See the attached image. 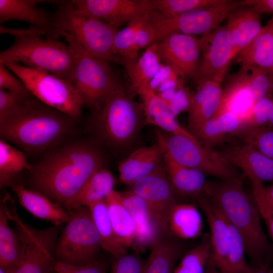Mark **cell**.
I'll return each instance as SVG.
<instances>
[{
    "instance_id": "cell-1",
    "label": "cell",
    "mask_w": 273,
    "mask_h": 273,
    "mask_svg": "<svg viewBox=\"0 0 273 273\" xmlns=\"http://www.w3.org/2000/svg\"><path fill=\"white\" fill-rule=\"evenodd\" d=\"M103 164L101 151L89 142L78 141L60 145L49 150L41 161L32 166L29 186L67 210Z\"/></svg>"
},
{
    "instance_id": "cell-2",
    "label": "cell",
    "mask_w": 273,
    "mask_h": 273,
    "mask_svg": "<svg viewBox=\"0 0 273 273\" xmlns=\"http://www.w3.org/2000/svg\"><path fill=\"white\" fill-rule=\"evenodd\" d=\"M204 195L240 234L253 266L269 263L265 259L269 243L261 226V217L253 199L246 193L242 179L236 176L208 181Z\"/></svg>"
},
{
    "instance_id": "cell-3",
    "label": "cell",
    "mask_w": 273,
    "mask_h": 273,
    "mask_svg": "<svg viewBox=\"0 0 273 273\" xmlns=\"http://www.w3.org/2000/svg\"><path fill=\"white\" fill-rule=\"evenodd\" d=\"M74 120L37 99L16 114L0 122V136L29 153L61 145L74 128Z\"/></svg>"
},
{
    "instance_id": "cell-4",
    "label": "cell",
    "mask_w": 273,
    "mask_h": 273,
    "mask_svg": "<svg viewBox=\"0 0 273 273\" xmlns=\"http://www.w3.org/2000/svg\"><path fill=\"white\" fill-rule=\"evenodd\" d=\"M145 113L143 105L135 101L121 81L98 111L91 123L96 134L112 148L129 145L140 130Z\"/></svg>"
},
{
    "instance_id": "cell-5",
    "label": "cell",
    "mask_w": 273,
    "mask_h": 273,
    "mask_svg": "<svg viewBox=\"0 0 273 273\" xmlns=\"http://www.w3.org/2000/svg\"><path fill=\"white\" fill-rule=\"evenodd\" d=\"M21 63L24 66L48 72L71 82L75 60L67 43L30 35L15 37L13 44L1 52L0 63Z\"/></svg>"
},
{
    "instance_id": "cell-6",
    "label": "cell",
    "mask_w": 273,
    "mask_h": 273,
    "mask_svg": "<svg viewBox=\"0 0 273 273\" xmlns=\"http://www.w3.org/2000/svg\"><path fill=\"white\" fill-rule=\"evenodd\" d=\"M57 5L53 21L58 38L61 32L69 34L92 57L117 63L112 48L117 29L76 8L70 1H59Z\"/></svg>"
},
{
    "instance_id": "cell-7",
    "label": "cell",
    "mask_w": 273,
    "mask_h": 273,
    "mask_svg": "<svg viewBox=\"0 0 273 273\" xmlns=\"http://www.w3.org/2000/svg\"><path fill=\"white\" fill-rule=\"evenodd\" d=\"M72 49L75 60L71 81L83 106L100 110L120 81L110 63L89 55L70 34L60 33Z\"/></svg>"
},
{
    "instance_id": "cell-8",
    "label": "cell",
    "mask_w": 273,
    "mask_h": 273,
    "mask_svg": "<svg viewBox=\"0 0 273 273\" xmlns=\"http://www.w3.org/2000/svg\"><path fill=\"white\" fill-rule=\"evenodd\" d=\"M1 205L8 219L14 223L21 241L20 262L14 273H56L54 250L62 225L37 229L25 223L18 215L15 202L8 193Z\"/></svg>"
},
{
    "instance_id": "cell-9",
    "label": "cell",
    "mask_w": 273,
    "mask_h": 273,
    "mask_svg": "<svg viewBox=\"0 0 273 273\" xmlns=\"http://www.w3.org/2000/svg\"><path fill=\"white\" fill-rule=\"evenodd\" d=\"M70 217L56 241L54 256L58 262L75 266L99 258L100 238L87 207L67 210Z\"/></svg>"
},
{
    "instance_id": "cell-10",
    "label": "cell",
    "mask_w": 273,
    "mask_h": 273,
    "mask_svg": "<svg viewBox=\"0 0 273 273\" xmlns=\"http://www.w3.org/2000/svg\"><path fill=\"white\" fill-rule=\"evenodd\" d=\"M4 64L24 82L28 90L41 103L75 120L80 117L83 103L70 81L48 72L20 64Z\"/></svg>"
},
{
    "instance_id": "cell-11",
    "label": "cell",
    "mask_w": 273,
    "mask_h": 273,
    "mask_svg": "<svg viewBox=\"0 0 273 273\" xmlns=\"http://www.w3.org/2000/svg\"><path fill=\"white\" fill-rule=\"evenodd\" d=\"M157 137L164 152L179 164L220 179L237 176L221 152L204 146L197 139L159 130L157 131Z\"/></svg>"
},
{
    "instance_id": "cell-12",
    "label": "cell",
    "mask_w": 273,
    "mask_h": 273,
    "mask_svg": "<svg viewBox=\"0 0 273 273\" xmlns=\"http://www.w3.org/2000/svg\"><path fill=\"white\" fill-rule=\"evenodd\" d=\"M241 4V1L220 0L216 4L170 18L153 11L151 20L155 31V42L172 32L203 36L218 27L229 12Z\"/></svg>"
},
{
    "instance_id": "cell-13",
    "label": "cell",
    "mask_w": 273,
    "mask_h": 273,
    "mask_svg": "<svg viewBox=\"0 0 273 273\" xmlns=\"http://www.w3.org/2000/svg\"><path fill=\"white\" fill-rule=\"evenodd\" d=\"M150 46L165 65L184 76L195 77L202 51L201 37L172 32Z\"/></svg>"
},
{
    "instance_id": "cell-14",
    "label": "cell",
    "mask_w": 273,
    "mask_h": 273,
    "mask_svg": "<svg viewBox=\"0 0 273 273\" xmlns=\"http://www.w3.org/2000/svg\"><path fill=\"white\" fill-rule=\"evenodd\" d=\"M202 51L197 73V85L205 81L221 84L232 59V41L226 25L202 36Z\"/></svg>"
},
{
    "instance_id": "cell-15",
    "label": "cell",
    "mask_w": 273,
    "mask_h": 273,
    "mask_svg": "<svg viewBox=\"0 0 273 273\" xmlns=\"http://www.w3.org/2000/svg\"><path fill=\"white\" fill-rule=\"evenodd\" d=\"M119 192L136 226L132 246L135 251L143 252L162 232L168 230L166 218L150 203L132 191Z\"/></svg>"
},
{
    "instance_id": "cell-16",
    "label": "cell",
    "mask_w": 273,
    "mask_h": 273,
    "mask_svg": "<svg viewBox=\"0 0 273 273\" xmlns=\"http://www.w3.org/2000/svg\"><path fill=\"white\" fill-rule=\"evenodd\" d=\"M70 2L76 8L117 29L122 25L151 11L149 0H72Z\"/></svg>"
},
{
    "instance_id": "cell-17",
    "label": "cell",
    "mask_w": 273,
    "mask_h": 273,
    "mask_svg": "<svg viewBox=\"0 0 273 273\" xmlns=\"http://www.w3.org/2000/svg\"><path fill=\"white\" fill-rule=\"evenodd\" d=\"M131 191L143 198L167 218L170 209L180 202L163 161L154 171L130 186Z\"/></svg>"
},
{
    "instance_id": "cell-18",
    "label": "cell",
    "mask_w": 273,
    "mask_h": 273,
    "mask_svg": "<svg viewBox=\"0 0 273 273\" xmlns=\"http://www.w3.org/2000/svg\"><path fill=\"white\" fill-rule=\"evenodd\" d=\"M204 213L210 233L211 254L209 261L222 273H226V260L231 241L228 221L217 208L204 195L196 200Z\"/></svg>"
},
{
    "instance_id": "cell-19",
    "label": "cell",
    "mask_w": 273,
    "mask_h": 273,
    "mask_svg": "<svg viewBox=\"0 0 273 273\" xmlns=\"http://www.w3.org/2000/svg\"><path fill=\"white\" fill-rule=\"evenodd\" d=\"M58 1L0 0V23L20 20L28 23L32 27L44 30L49 38L57 39L53 17L37 5L41 3L57 4Z\"/></svg>"
},
{
    "instance_id": "cell-20",
    "label": "cell",
    "mask_w": 273,
    "mask_h": 273,
    "mask_svg": "<svg viewBox=\"0 0 273 273\" xmlns=\"http://www.w3.org/2000/svg\"><path fill=\"white\" fill-rule=\"evenodd\" d=\"M196 85L188 111L189 131L194 135L198 129L212 118L219 106L223 89L221 83L205 81Z\"/></svg>"
},
{
    "instance_id": "cell-21",
    "label": "cell",
    "mask_w": 273,
    "mask_h": 273,
    "mask_svg": "<svg viewBox=\"0 0 273 273\" xmlns=\"http://www.w3.org/2000/svg\"><path fill=\"white\" fill-rule=\"evenodd\" d=\"M254 105L249 84V71L240 69L230 78L223 89L221 102L214 116L224 113H231L240 117L244 123Z\"/></svg>"
},
{
    "instance_id": "cell-22",
    "label": "cell",
    "mask_w": 273,
    "mask_h": 273,
    "mask_svg": "<svg viewBox=\"0 0 273 273\" xmlns=\"http://www.w3.org/2000/svg\"><path fill=\"white\" fill-rule=\"evenodd\" d=\"M227 23L232 41V59L258 34L261 25L260 14L251 7L242 3L228 14Z\"/></svg>"
},
{
    "instance_id": "cell-23",
    "label": "cell",
    "mask_w": 273,
    "mask_h": 273,
    "mask_svg": "<svg viewBox=\"0 0 273 273\" xmlns=\"http://www.w3.org/2000/svg\"><path fill=\"white\" fill-rule=\"evenodd\" d=\"M234 58L241 70L255 67L273 71V17Z\"/></svg>"
},
{
    "instance_id": "cell-24",
    "label": "cell",
    "mask_w": 273,
    "mask_h": 273,
    "mask_svg": "<svg viewBox=\"0 0 273 273\" xmlns=\"http://www.w3.org/2000/svg\"><path fill=\"white\" fill-rule=\"evenodd\" d=\"M232 165L248 170L262 183L273 184V159L245 143L233 144L221 152Z\"/></svg>"
},
{
    "instance_id": "cell-25",
    "label": "cell",
    "mask_w": 273,
    "mask_h": 273,
    "mask_svg": "<svg viewBox=\"0 0 273 273\" xmlns=\"http://www.w3.org/2000/svg\"><path fill=\"white\" fill-rule=\"evenodd\" d=\"M168 230L162 232L149 247L143 273H172L175 264L184 253L185 246Z\"/></svg>"
},
{
    "instance_id": "cell-26",
    "label": "cell",
    "mask_w": 273,
    "mask_h": 273,
    "mask_svg": "<svg viewBox=\"0 0 273 273\" xmlns=\"http://www.w3.org/2000/svg\"><path fill=\"white\" fill-rule=\"evenodd\" d=\"M164 153L158 143L134 150L119 165L120 180L131 186L157 168L163 161Z\"/></svg>"
},
{
    "instance_id": "cell-27",
    "label": "cell",
    "mask_w": 273,
    "mask_h": 273,
    "mask_svg": "<svg viewBox=\"0 0 273 273\" xmlns=\"http://www.w3.org/2000/svg\"><path fill=\"white\" fill-rule=\"evenodd\" d=\"M12 189L17 195L21 205L36 217L57 225L68 221L70 215L68 211L44 195L23 185L14 184Z\"/></svg>"
},
{
    "instance_id": "cell-28",
    "label": "cell",
    "mask_w": 273,
    "mask_h": 273,
    "mask_svg": "<svg viewBox=\"0 0 273 273\" xmlns=\"http://www.w3.org/2000/svg\"><path fill=\"white\" fill-rule=\"evenodd\" d=\"M163 163L171 185L178 197L195 200L204 195L206 174L175 162L164 152Z\"/></svg>"
},
{
    "instance_id": "cell-29",
    "label": "cell",
    "mask_w": 273,
    "mask_h": 273,
    "mask_svg": "<svg viewBox=\"0 0 273 273\" xmlns=\"http://www.w3.org/2000/svg\"><path fill=\"white\" fill-rule=\"evenodd\" d=\"M166 221L169 233L180 240L195 239L202 233V218L193 204L179 202L174 205L167 213Z\"/></svg>"
},
{
    "instance_id": "cell-30",
    "label": "cell",
    "mask_w": 273,
    "mask_h": 273,
    "mask_svg": "<svg viewBox=\"0 0 273 273\" xmlns=\"http://www.w3.org/2000/svg\"><path fill=\"white\" fill-rule=\"evenodd\" d=\"M140 96L143 100L145 118L148 123L157 126L166 132L197 139L179 124L165 102L155 93L148 90Z\"/></svg>"
},
{
    "instance_id": "cell-31",
    "label": "cell",
    "mask_w": 273,
    "mask_h": 273,
    "mask_svg": "<svg viewBox=\"0 0 273 273\" xmlns=\"http://www.w3.org/2000/svg\"><path fill=\"white\" fill-rule=\"evenodd\" d=\"M105 199L109 218L119 241L125 249L132 246L136 226L122 202L120 192L113 190Z\"/></svg>"
},
{
    "instance_id": "cell-32",
    "label": "cell",
    "mask_w": 273,
    "mask_h": 273,
    "mask_svg": "<svg viewBox=\"0 0 273 273\" xmlns=\"http://www.w3.org/2000/svg\"><path fill=\"white\" fill-rule=\"evenodd\" d=\"M243 124V120L231 113L213 116L205 122L194 136L204 146L213 148L228 135H233Z\"/></svg>"
},
{
    "instance_id": "cell-33",
    "label": "cell",
    "mask_w": 273,
    "mask_h": 273,
    "mask_svg": "<svg viewBox=\"0 0 273 273\" xmlns=\"http://www.w3.org/2000/svg\"><path fill=\"white\" fill-rule=\"evenodd\" d=\"M151 12L131 21L126 27L118 30L114 36L112 53L117 59V63L124 67L135 63L140 57L134 49V38L137 31L150 19Z\"/></svg>"
},
{
    "instance_id": "cell-34",
    "label": "cell",
    "mask_w": 273,
    "mask_h": 273,
    "mask_svg": "<svg viewBox=\"0 0 273 273\" xmlns=\"http://www.w3.org/2000/svg\"><path fill=\"white\" fill-rule=\"evenodd\" d=\"M21 255L19 234L10 227L8 218L0 205V268L5 273H14L18 267Z\"/></svg>"
},
{
    "instance_id": "cell-35",
    "label": "cell",
    "mask_w": 273,
    "mask_h": 273,
    "mask_svg": "<svg viewBox=\"0 0 273 273\" xmlns=\"http://www.w3.org/2000/svg\"><path fill=\"white\" fill-rule=\"evenodd\" d=\"M97 231L102 248L113 257L127 253L119 241L108 213L105 199L96 201L87 207Z\"/></svg>"
},
{
    "instance_id": "cell-36",
    "label": "cell",
    "mask_w": 273,
    "mask_h": 273,
    "mask_svg": "<svg viewBox=\"0 0 273 273\" xmlns=\"http://www.w3.org/2000/svg\"><path fill=\"white\" fill-rule=\"evenodd\" d=\"M115 180L110 171L102 167L96 171L67 209L88 207L90 204L105 199L113 190Z\"/></svg>"
},
{
    "instance_id": "cell-37",
    "label": "cell",
    "mask_w": 273,
    "mask_h": 273,
    "mask_svg": "<svg viewBox=\"0 0 273 273\" xmlns=\"http://www.w3.org/2000/svg\"><path fill=\"white\" fill-rule=\"evenodd\" d=\"M160 61L150 46L135 63L124 67L133 91L141 95L149 90L150 83L161 66Z\"/></svg>"
},
{
    "instance_id": "cell-38",
    "label": "cell",
    "mask_w": 273,
    "mask_h": 273,
    "mask_svg": "<svg viewBox=\"0 0 273 273\" xmlns=\"http://www.w3.org/2000/svg\"><path fill=\"white\" fill-rule=\"evenodd\" d=\"M24 153L14 148L8 142L0 140V187H12L16 176L24 169L30 171Z\"/></svg>"
},
{
    "instance_id": "cell-39",
    "label": "cell",
    "mask_w": 273,
    "mask_h": 273,
    "mask_svg": "<svg viewBox=\"0 0 273 273\" xmlns=\"http://www.w3.org/2000/svg\"><path fill=\"white\" fill-rule=\"evenodd\" d=\"M210 254V235L205 234L198 245L184 254L172 273H204Z\"/></svg>"
},
{
    "instance_id": "cell-40",
    "label": "cell",
    "mask_w": 273,
    "mask_h": 273,
    "mask_svg": "<svg viewBox=\"0 0 273 273\" xmlns=\"http://www.w3.org/2000/svg\"><path fill=\"white\" fill-rule=\"evenodd\" d=\"M233 135L273 159V126H242Z\"/></svg>"
},
{
    "instance_id": "cell-41",
    "label": "cell",
    "mask_w": 273,
    "mask_h": 273,
    "mask_svg": "<svg viewBox=\"0 0 273 273\" xmlns=\"http://www.w3.org/2000/svg\"><path fill=\"white\" fill-rule=\"evenodd\" d=\"M220 0H149L151 11L173 18L194 9L217 3Z\"/></svg>"
},
{
    "instance_id": "cell-42",
    "label": "cell",
    "mask_w": 273,
    "mask_h": 273,
    "mask_svg": "<svg viewBox=\"0 0 273 273\" xmlns=\"http://www.w3.org/2000/svg\"><path fill=\"white\" fill-rule=\"evenodd\" d=\"M229 224L231 241L227 256L226 273H251V267L245 260L246 250L243 239L239 232L230 223Z\"/></svg>"
},
{
    "instance_id": "cell-43",
    "label": "cell",
    "mask_w": 273,
    "mask_h": 273,
    "mask_svg": "<svg viewBox=\"0 0 273 273\" xmlns=\"http://www.w3.org/2000/svg\"><path fill=\"white\" fill-rule=\"evenodd\" d=\"M249 84L255 104L273 94V71L252 67L249 70Z\"/></svg>"
},
{
    "instance_id": "cell-44",
    "label": "cell",
    "mask_w": 273,
    "mask_h": 273,
    "mask_svg": "<svg viewBox=\"0 0 273 273\" xmlns=\"http://www.w3.org/2000/svg\"><path fill=\"white\" fill-rule=\"evenodd\" d=\"M36 99L30 92L19 94L0 89V122L16 114Z\"/></svg>"
},
{
    "instance_id": "cell-45",
    "label": "cell",
    "mask_w": 273,
    "mask_h": 273,
    "mask_svg": "<svg viewBox=\"0 0 273 273\" xmlns=\"http://www.w3.org/2000/svg\"><path fill=\"white\" fill-rule=\"evenodd\" d=\"M135 251L113 257L110 273H143L145 262Z\"/></svg>"
},
{
    "instance_id": "cell-46",
    "label": "cell",
    "mask_w": 273,
    "mask_h": 273,
    "mask_svg": "<svg viewBox=\"0 0 273 273\" xmlns=\"http://www.w3.org/2000/svg\"><path fill=\"white\" fill-rule=\"evenodd\" d=\"M272 96H268L256 103L242 126H266L268 122V112L272 102Z\"/></svg>"
},
{
    "instance_id": "cell-47",
    "label": "cell",
    "mask_w": 273,
    "mask_h": 273,
    "mask_svg": "<svg viewBox=\"0 0 273 273\" xmlns=\"http://www.w3.org/2000/svg\"><path fill=\"white\" fill-rule=\"evenodd\" d=\"M108 267L107 262L99 258L96 260L83 266H75L57 261L56 273H106Z\"/></svg>"
},
{
    "instance_id": "cell-48",
    "label": "cell",
    "mask_w": 273,
    "mask_h": 273,
    "mask_svg": "<svg viewBox=\"0 0 273 273\" xmlns=\"http://www.w3.org/2000/svg\"><path fill=\"white\" fill-rule=\"evenodd\" d=\"M0 89L19 94L29 92L24 82L3 63H0Z\"/></svg>"
},
{
    "instance_id": "cell-49",
    "label": "cell",
    "mask_w": 273,
    "mask_h": 273,
    "mask_svg": "<svg viewBox=\"0 0 273 273\" xmlns=\"http://www.w3.org/2000/svg\"><path fill=\"white\" fill-rule=\"evenodd\" d=\"M252 189L253 199L273 241V211L269 208L264 199L263 186L256 185Z\"/></svg>"
},
{
    "instance_id": "cell-50",
    "label": "cell",
    "mask_w": 273,
    "mask_h": 273,
    "mask_svg": "<svg viewBox=\"0 0 273 273\" xmlns=\"http://www.w3.org/2000/svg\"><path fill=\"white\" fill-rule=\"evenodd\" d=\"M193 94L182 85L178 88L167 105L176 117L183 112H188L192 101Z\"/></svg>"
},
{
    "instance_id": "cell-51",
    "label": "cell",
    "mask_w": 273,
    "mask_h": 273,
    "mask_svg": "<svg viewBox=\"0 0 273 273\" xmlns=\"http://www.w3.org/2000/svg\"><path fill=\"white\" fill-rule=\"evenodd\" d=\"M155 41V31L150 19L136 32L134 41V49L138 52L140 49L151 45Z\"/></svg>"
},
{
    "instance_id": "cell-52",
    "label": "cell",
    "mask_w": 273,
    "mask_h": 273,
    "mask_svg": "<svg viewBox=\"0 0 273 273\" xmlns=\"http://www.w3.org/2000/svg\"><path fill=\"white\" fill-rule=\"evenodd\" d=\"M243 5L250 6L259 14H273V0H245Z\"/></svg>"
},
{
    "instance_id": "cell-53",
    "label": "cell",
    "mask_w": 273,
    "mask_h": 273,
    "mask_svg": "<svg viewBox=\"0 0 273 273\" xmlns=\"http://www.w3.org/2000/svg\"><path fill=\"white\" fill-rule=\"evenodd\" d=\"M1 33L9 34L15 36V37L24 36L30 35H36L41 36L47 34L44 30L35 27H31L27 29H16L5 27L1 26L0 27Z\"/></svg>"
},
{
    "instance_id": "cell-54",
    "label": "cell",
    "mask_w": 273,
    "mask_h": 273,
    "mask_svg": "<svg viewBox=\"0 0 273 273\" xmlns=\"http://www.w3.org/2000/svg\"><path fill=\"white\" fill-rule=\"evenodd\" d=\"M263 195L269 208L273 211V184L263 186Z\"/></svg>"
},
{
    "instance_id": "cell-55",
    "label": "cell",
    "mask_w": 273,
    "mask_h": 273,
    "mask_svg": "<svg viewBox=\"0 0 273 273\" xmlns=\"http://www.w3.org/2000/svg\"><path fill=\"white\" fill-rule=\"evenodd\" d=\"M251 267V273H273V265L269 263Z\"/></svg>"
},
{
    "instance_id": "cell-56",
    "label": "cell",
    "mask_w": 273,
    "mask_h": 273,
    "mask_svg": "<svg viewBox=\"0 0 273 273\" xmlns=\"http://www.w3.org/2000/svg\"><path fill=\"white\" fill-rule=\"evenodd\" d=\"M204 273H222L210 261L207 264Z\"/></svg>"
},
{
    "instance_id": "cell-57",
    "label": "cell",
    "mask_w": 273,
    "mask_h": 273,
    "mask_svg": "<svg viewBox=\"0 0 273 273\" xmlns=\"http://www.w3.org/2000/svg\"><path fill=\"white\" fill-rule=\"evenodd\" d=\"M266 126H273V95L272 102L269 109L268 122Z\"/></svg>"
},
{
    "instance_id": "cell-58",
    "label": "cell",
    "mask_w": 273,
    "mask_h": 273,
    "mask_svg": "<svg viewBox=\"0 0 273 273\" xmlns=\"http://www.w3.org/2000/svg\"><path fill=\"white\" fill-rule=\"evenodd\" d=\"M0 273H5L2 269L0 268Z\"/></svg>"
}]
</instances>
